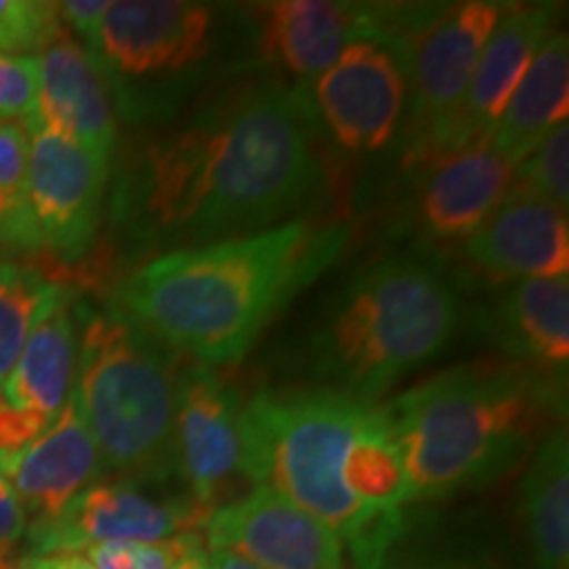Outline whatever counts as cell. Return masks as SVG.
Instances as JSON below:
<instances>
[{
    "mask_svg": "<svg viewBox=\"0 0 569 569\" xmlns=\"http://www.w3.org/2000/svg\"><path fill=\"white\" fill-rule=\"evenodd\" d=\"M319 172L306 98L264 84L148 142L124 209L153 243H222L301 209Z\"/></svg>",
    "mask_w": 569,
    "mask_h": 569,
    "instance_id": "cell-1",
    "label": "cell"
},
{
    "mask_svg": "<svg viewBox=\"0 0 569 569\" xmlns=\"http://www.w3.org/2000/svg\"><path fill=\"white\" fill-rule=\"evenodd\" d=\"M248 486L330 528L351 569H380L409 503L382 407L343 390L256 393L240 407Z\"/></svg>",
    "mask_w": 569,
    "mask_h": 569,
    "instance_id": "cell-2",
    "label": "cell"
},
{
    "mask_svg": "<svg viewBox=\"0 0 569 569\" xmlns=\"http://www.w3.org/2000/svg\"><path fill=\"white\" fill-rule=\"evenodd\" d=\"M346 238V227L288 222L248 238L172 248L119 284L117 309L196 365H230L336 259Z\"/></svg>",
    "mask_w": 569,
    "mask_h": 569,
    "instance_id": "cell-3",
    "label": "cell"
},
{
    "mask_svg": "<svg viewBox=\"0 0 569 569\" xmlns=\"http://www.w3.org/2000/svg\"><path fill=\"white\" fill-rule=\"evenodd\" d=\"M549 409L543 382L517 367H461L388 407L409 501L482 486L515 467Z\"/></svg>",
    "mask_w": 569,
    "mask_h": 569,
    "instance_id": "cell-4",
    "label": "cell"
},
{
    "mask_svg": "<svg viewBox=\"0 0 569 569\" xmlns=\"http://www.w3.org/2000/svg\"><path fill=\"white\" fill-rule=\"evenodd\" d=\"M459 327L446 277L411 256L365 269L332 303L315 338L317 372L336 390L375 403L443 351Z\"/></svg>",
    "mask_w": 569,
    "mask_h": 569,
    "instance_id": "cell-5",
    "label": "cell"
},
{
    "mask_svg": "<svg viewBox=\"0 0 569 569\" xmlns=\"http://www.w3.org/2000/svg\"><path fill=\"white\" fill-rule=\"evenodd\" d=\"M177 372L172 351L117 306L84 322L71 396L103 467L127 478L177 472Z\"/></svg>",
    "mask_w": 569,
    "mask_h": 569,
    "instance_id": "cell-6",
    "label": "cell"
},
{
    "mask_svg": "<svg viewBox=\"0 0 569 569\" xmlns=\"http://www.w3.org/2000/svg\"><path fill=\"white\" fill-rule=\"evenodd\" d=\"M503 9L493 0L382 9L380 42L393 48L407 74L409 109L403 119L407 156L415 163L438 151Z\"/></svg>",
    "mask_w": 569,
    "mask_h": 569,
    "instance_id": "cell-7",
    "label": "cell"
},
{
    "mask_svg": "<svg viewBox=\"0 0 569 569\" xmlns=\"http://www.w3.org/2000/svg\"><path fill=\"white\" fill-rule=\"evenodd\" d=\"M340 148L369 153L386 148L407 111V74L386 42L353 40L306 98Z\"/></svg>",
    "mask_w": 569,
    "mask_h": 569,
    "instance_id": "cell-8",
    "label": "cell"
},
{
    "mask_svg": "<svg viewBox=\"0 0 569 569\" xmlns=\"http://www.w3.org/2000/svg\"><path fill=\"white\" fill-rule=\"evenodd\" d=\"M174 440L177 472L206 519L248 486L238 396L211 367L193 365L180 375Z\"/></svg>",
    "mask_w": 569,
    "mask_h": 569,
    "instance_id": "cell-9",
    "label": "cell"
},
{
    "mask_svg": "<svg viewBox=\"0 0 569 569\" xmlns=\"http://www.w3.org/2000/svg\"><path fill=\"white\" fill-rule=\"evenodd\" d=\"M27 196L38 246L74 259L88 251L96 238L111 161L34 122L27 124Z\"/></svg>",
    "mask_w": 569,
    "mask_h": 569,
    "instance_id": "cell-10",
    "label": "cell"
},
{
    "mask_svg": "<svg viewBox=\"0 0 569 569\" xmlns=\"http://www.w3.org/2000/svg\"><path fill=\"white\" fill-rule=\"evenodd\" d=\"M209 551H227L259 569H351L340 538L269 486H256L211 511Z\"/></svg>",
    "mask_w": 569,
    "mask_h": 569,
    "instance_id": "cell-11",
    "label": "cell"
},
{
    "mask_svg": "<svg viewBox=\"0 0 569 569\" xmlns=\"http://www.w3.org/2000/svg\"><path fill=\"white\" fill-rule=\"evenodd\" d=\"M213 42L211 6L188 0H117L106 11L92 56L117 77L177 74L196 67Z\"/></svg>",
    "mask_w": 569,
    "mask_h": 569,
    "instance_id": "cell-12",
    "label": "cell"
},
{
    "mask_svg": "<svg viewBox=\"0 0 569 569\" xmlns=\"http://www.w3.org/2000/svg\"><path fill=\"white\" fill-rule=\"evenodd\" d=\"M206 517L193 503L156 501L127 482L84 488L53 519L34 522V553H80L98 543H153L203 528Z\"/></svg>",
    "mask_w": 569,
    "mask_h": 569,
    "instance_id": "cell-13",
    "label": "cell"
},
{
    "mask_svg": "<svg viewBox=\"0 0 569 569\" xmlns=\"http://www.w3.org/2000/svg\"><path fill=\"white\" fill-rule=\"evenodd\" d=\"M415 213L417 227L427 238L465 240L498 209L515 188L517 167L490 138H478L467 146L432 159L419 161Z\"/></svg>",
    "mask_w": 569,
    "mask_h": 569,
    "instance_id": "cell-14",
    "label": "cell"
},
{
    "mask_svg": "<svg viewBox=\"0 0 569 569\" xmlns=\"http://www.w3.org/2000/svg\"><path fill=\"white\" fill-rule=\"evenodd\" d=\"M465 256L490 280L567 277V211L515 182L498 209L465 240Z\"/></svg>",
    "mask_w": 569,
    "mask_h": 569,
    "instance_id": "cell-15",
    "label": "cell"
},
{
    "mask_svg": "<svg viewBox=\"0 0 569 569\" xmlns=\"http://www.w3.org/2000/svg\"><path fill=\"white\" fill-rule=\"evenodd\" d=\"M553 13L557 11L549 6H509L503 9L493 34L482 48L465 101L451 124L446 127L438 151L432 156L457 151L467 142L488 138L498 117L507 109L509 98L515 96L530 61L536 59L538 48L553 32Z\"/></svg>",
    "mask_w": 569,
    "mask_h": 569,
    "instance_id": "cell-16",
    "label": "cell"
},
{
    "mask_svg": "<svg viewBox=\"0 0 569 569\" xmlns=\"http://www.w3.org/2000/svg\"><path fill=\"white\" fill-rule=\"evenodd\" d=\"M38 63L40 90L32 122L111 161L117 146V109L101 61L80 40L63 32L38 56Z\"/></svg>",
    "mask_w": 569,
    "mask_h": 569,
    "instance_id": "cell-17",
    "label": "cell"
},
{
    "mask_svg": "<svg viewBox=\"0 0 569 569\" xmlns=\"http://www.w3.org/2000/svg\"><path fill=\"white\" fill-rule=\"evenodd\" d=\"M101 469V453L74 396L32 443L0 459V475L11 482L24 515H32L34 522H46L67 509Z\"/></svg>",
    "mask_w": 569,
    "mask_h": 569,
    "instance_id": "cell-18",
    "label": "cell"
},
{
    "mask_svg": "<svg viewBox=\"0 0 569 569\" xmlns=\"http://www.w3.org/2000/svg\"><path fill=\"white\" fill-rule=\"evenodd\" d=\"M380 6L332 0H280L264 6L261 59L303 82H315L353 40H377Z\"/></svg>",
    "mask_w": 569,
    "mask_h": 569,
    "instance_id": "cell-19",
    "label": "cell"
},
{
    "mask_svg": "<svg viewBox=\"0 0 569 569\" xmlns=\"http://www.w3.org/2000/svg\"><path fill=\"white\" fill-rule=\"evenodd\" d=\"M77 322L69 290L59 288L48 309L34 322L17 365L6 377L0 396L13 409L53 422L69 401L77 375Z\"/></svg>",
    "mask_w": 569,
    "mask_h": 569,
    "instance_id": "cell-20",
    "label": "cell"
},
{
    "mask_svg": "<svg viewBox=\"0 0 569 569\" xmlns=\"http://www.w3.org/2000/svg\"><path fill=\"white\" fill-rule=\"evenodd\" d=\"M569 113V40L565 32L553 30L538 48L536 59L519 80L515 96L493 130L490 142L496 151L519 167L536 151L540 140L553 127L565 124Z\"/></svg>",
    "mask_w": 569,
    "mask_h": 569,
    "instance_id": "cell-21",
    "label": "cell"
},
{
    "mask_svg": "<svg viewBox=\"0 0 569 569\" xmlns=\"http://www.w3.org/2000/svg\"><path fill=\"white\" fill-rule=\"evenodd\" d=\"M498 338L530 369L565 372L569 359V280L517 282L498 306Z\"/></svg>",
    "mask_w": 569,
    "mask_h": 569,
    "instance_id": "cell-22",
    "label": "cell"
},
{
    "mask_svg": "<svg viewBox=\"0 0 569 569\" xmlns=\"http://www.w3.org/2000/svg\"><path fill=\"white\" fill-rule=\"evenodd\" d=\"M522 509L536 569H569V443L551 430L522 480Z\"/></svg>",
    "mask_w": 569,
    "mask_h": 569,
    "instance_id": "cell-23",
    "label": "cell"
},
{
    "mask_svg": "<svg viewBox=\"0 0 569 569\" xmlns=\"http://www.w3.org/2000/svg\"><path fill=\"white\" fill-rule=\"evenodd\" d=\"M56 293L59 284L48 282L34 269L0 261V388Z\"/></svg>",
    "mask_w": 569,
    "mask_h": 569,
    "instance_id": "cell-24",
    "label": "cell"
},
{
    "mask_svg": "<svg viewBox=\"0 0 569 569\" xmlns=\"http://www.w3.org/2000/svg\"><path fill=\"white\" fill-rule=\"evenodd\" d=\"M27 169H30V130L21 122H0V243L3 246H38L30 196H27Z\"/></svg>",
    "mask_w": 569,
    "mask_h": 569,
    "instance_id": "cell-25",
    "label": "cell"
},
{
    "mask_svg": "<svg viewBox=\"0 0 569 569\" xmlns=\"http://www.w3.org/2000/svg\"><path fill=\"white\" fill-rule=\"evenodd\" d=\"M63 34L59 3L40 0H0V53H42Z\"/></svg>",
    "mask_w": 569,
    "mask_h": 569,
    "instance_id": "cell-26",
    "label": "cell"
},
{
    "mask_svg": "<svg viewBox=\"0 0 569 569\" xmlns=\"http://www.w3.org/2000/svg\"><path fill=\"white\" fill-rule=\"evenodd\" d=\"M515 182L567 211L569 206V124H559L517 167Z\"/></svg>",
    "mask_w": 569,
    "mask_h": 569,
    "instance_id": "cell-27",
    "label": "cell"
},
{
    "mask_svg": "<svg viewBox=\"0 0 569 569\" xmlns=\"http://www.w3.org/2000/svg\"><path fill=\"white\" fill-rule=\"evenodd\" d=\"M203 543L198 532L174 536L153 543H98L80 553L96 569H174L184 553Z\"/></svg>",
    "mask_w": 569,
    "mask_h": 569,
    "instance_id": "cell-28",
    "label": "cell"
},
{
    "mask_svg": "<svg viewBox=\"0 0 569 569\" xmlns=\"http://www.w3.org/2000/svg\"><path fill=\"white\" fill-rule=\"evenodd\" d=\"M38 56L0 53V122L30 124L38 111Z\"/></svg>",
    "mask_w": 569,
    "mask_h": 569,
    "instance_id": "cell-29",
    "label": "cell"
},
{
    "mask_svg": "<svg viewBox=\"0 0 569 569\" xmlns=\"http://www.w3.org/2000/svg\"><path fill=\"white\" fill-rule=\"evenodd\" d=\"M109 6V0H67V3H59L61 24H67L77 34L74 40H80L88 51H92Z\"/></svg>",
    "mask_w": 569,
    "mask_h": 569,
    "instance_id": "cell-30",
    "label": "cell"
},
{
    "mask_svg": "<svg viewBox=\"0 0 569 569\" xmlns=\"http://www.w3.org/2000/svg\"><path fill=\"white\" fill-rule=\"evenodd\" d=\"M27 515L21 507L19 496L13 493L11 482L0 475V551L24 536Z\"/></svg>",
    "mask_w": 569,
    "mask_h": 569,
    "instance_id": "cell-31",
    "label": "cell"
},
{
    "mask_svg": "<svg viewBox=\"0 0 569 569\" xmlns=\"http://www.w3.org/2000/svg\"><path fill=\"white\" fill-rule=\"evenodd\" d=\"M24 569H96L82 553L59 551V553H32L21 561Z\"/></svg>",
    "mask_w": 569,
    "mask_h": 569,
    "instance_id": "cell-32",
    "label": "cell"
},
{
    "mask_svg": "<svg viewBox=\"0 0 569 569\" xmlns=\"http://www.w3.org/2000/svg\"><path fill=\"white\" fill-rule=\"evenodd\" d=\"M206 567L209 569H259L251 561L234 557V553L227 551H209L206 553Z\"/></svg>",
    "mask_w": 569,
    "mask_h": 569,
    "instance_id": "cell-33",
    "label": "cell"
},
{
    "mask_svg": "<svg viewBox=\"0 0 569 569\" xmlns=\"http://www.w3.org/2000/svg\"><path fill=\"white\" fill-rule=\"evenodd\" d=\"M174 569H209V567H206V549H203V543L193 546V549L184 553V557L174 565Z\"/></svg>",
    "mask_w": 569,
    "mask_h": 569,
    "instance_id": "cell-34",
    "label": "cell"
},
{
    "mask_svg": "<svg viewBox=\"0 0 569 569\" xmlns=\"http://www.w3.org/2000/svg\"><path fill=\"white\" fill-rule=\"evenodd\" d=\"M386 569V567H380ZM388 569H478L469 565H457V561H415V565H398Z\"/></svg>",
    "mask_w": 569,
    "mask_h": 569,
    "instance_id": "cell-35",
    "label": "cell"
}]
</instances>
